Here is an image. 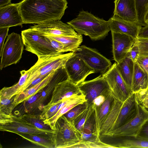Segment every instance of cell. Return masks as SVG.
Wrapping results in <instances>:
<instances>
[{"label": "cell", "mask_w": 148, "mask_h": 148, "mask_svg": "<svg viewBox=\"0 0 148 148\" xmlns=\"http://www.w3.org/2000/svg\"><path fill=\"white\" fill-rule=\"evenodd\" d=\"M138 38L148 39V24L140 29L138 35Z\"/></svg>", "instance_id": "44"}, {"label": "cell", "mask_w": 148, "mask_h": 148, "mask_svg": "<svg viewBox=\"0 0 148 148\" xmlns=\"http://www.w3.org/2000/svg\"><path fill=\"white\" fill-rule=\"evenodd\" d=\"M29 29L38 34L56 36H75L77 33L69 24L60 20L43 22L31 26Z\"/></svg>", "instance_id": "12"}, {"label": "cell", "mask_w": 148, "mask_h": 148, "mask_svg": "<svg viewBox=\"0 0 148 148\" xmlns=\"http://www.w3.org/2000/svg\"><path fill=\"white\" fill-rule=\"evenodd\" d=\"M56 71H51L37 84L14 96L12 103L15 107L18 104L27 101L31 97L44 88L50 82Z\"/></svg>", "instance_id": "22"}, {"label": "cell", "mask_w": 148, "mask_h": 148, "mask_svg": "<svg viewBox=\"0 0 148 148\" xmlns=\"http://www.w3.org/2000/svg\"><path fill=\"white\" fill-rule=\"evenodd\" d=\"M136 138L148 140V120L143 125Z\"/></svg>", "instance_id": "41"}, {"label": "cell", "mask_w": 148, "mask_h": 148, "mask_svg": "<svg viewBox=\"0 0 148 148\" xmlns=\"http://www.w3.org/2000/svg\"><path fill=\"white\" fill-rule=\"evenodd\" d=\"M77 56L82 59L95 73H105L112 65L110 60L96 49L85 45L79 46L74 52Z\"/></svg>", "instance_id": "8"}, {"label": "cell", "mask_w": 148, "mask_h": 148, "mask_svg": "<svg viewBox=\"0 0 148 148\" xmlns=\"http://www.w3.org/2000/svg\"><path fill=\"white\" fill-rule=\"evenodd\" d=\"M134 64L135 62L132 60L127 56L119 62L116 63V67L118 72L125 82L131 90Z\"/></svg>", "instance_id": "24"}, {"label": "cell", "mask_w": 148, "mask_h": 148, "mask_svg": "<svg viewBox=\"0 0 148 148\" xmlns=\"http://www.w3.org/2000/svg\"><path fill=\"white\" fill-rule=\"evenodd\" d=\"M0 54V69L13 64L20 60L24 49V44L20 34L13 32L7 36Z\"/></svg>", "instance_id": "6"}, {"label": "cell", "mask_w": 148, "mask_h": 148, "mask_svg": "<svg viewBox=\"0 0 148 148\" xmlns=\"http://www.w3.org/2000/svg\"><path fill=\"white\" fill-rule=\"evenodd\" d=\"M139 47L136 40L135 43L131 48L127 56H129L135 62L139 56Z\"/></svg>", "instance_id": "40"}, {"label": "cell", "mask_w": 148, "mask_h": 148, "mask_svg": "<svg viewBox=\"0 0 148 148\" xmlns=\"http://www.w3.org/2000/svg\"><path fill=\"white\" fill-rule=\"evenodd\" d=\"M85 96L82 93L73 95L66 99V103L53 116L43 121L52 130H55L56 122L58 119L76 106L86 101Z\"/></svg>", "instance_id": "20"}, {"label": "cell", "mask_w": 148, "mask_h": 148, "mask_svg": "<svg viewBox=\"0 0 148 148\" xmlns=\"http://www.w3.org/2000/svg\"><path fill=\"white\" fill-rule=\"evenodd\" d=\"M55 125L56 132L53 135L54 148H73L82 140L81 134L74 122L64 115L58 119Z\"/></svg>", "instance_id": "3"}, {"label": "cell", "mask_w": 148, "mask_h": 148, "mask_svg": "<svg viewBox=\"0 0 148 148\" xmlns=\"http://www.w3.org/2000/svg\"><path fill=\"white\" fill-rule=\"evenodd\" d=\"M138 23L142 26L147 25L145 21V15L148 11V0H135Z\"/></svg>", "instance_id": "30"}, {"label": "cell", "mask_w": 148, "mask_h": 148, "mask_svg": "<svg viewBox=\"0 0 148 148\" xmlns=\"http://www.w3.org/2000/svg\"><path fill=\"white\" fill-rule=\"evenodd\" d=\"M148 86V74L136 63L134 64L131 90L133 92L146 88Z\"/></svg>", "instance_id": "26"}, {"label": "cell", "mask_w": 148, "mask_h": 148, "mask_svg": "<svg viewBox=\"0 0 148 148\" xmlns=\"http://www.w3.org/2000/svg\"><path fill=\"white\" fill-rule=\"evenodd\" d=\"M67 23L78 34L88 36L93 41L103 39L110 31L108 21L84 10L80 11L76 18Z\"/></svg>", "instance_id": "2"}, {"label": "cell", "mask_w": 148, "mask_h": 148, "mask_svg": "<svg viewBox=\"0 0 148 148\" xmlns=\"http://www.w3.org/2000/svg\"><path fill=\"white\" fill-rule=\"evenodd\" d=\"M137 113L134 118L119 128L105 134L103 136L136 138L143 125L148 120V110L137 103Z\"/></svg>", "instance_id": "7"}, {"label": "cell", "mask_w": 148, "mask_h": 148, "mask_svg": "<svg viewBox=\"0 0 148 148\" xmlns=\"http://www.w3.org/2000/svg\"><path fill=\"white\" fill-rule=\"evenodd\" d=\"M44 36L50 42L52 46L58 52L63 53L68 51L66 48L61 42L49 36Z\"/></svg>", "instance_id": "38"}, {"label": "cell", "mask_w": 148, "mask_h": 148, "mask_svg": "<svg viewBox=\"0 0 148 148\" xmlns=\"http://www.w3.org/2000/svg\"><path fill=\"white\" fill-rule=\"evenodd\" d=\"M9 27H0V54L4 44L5 40L8 36Z\"/></svg>", "instance_id": "42"}, {"label": "cell", "mask_w": 148, "mask_h": 148, "mask_svg": "<svg viewBox=\"0 0 148 148\" xmlns=\"http://www.w3.org/2000/svg\"><path fill=\"white\" fill-rule=\"evenodd\" d=\"M119 138H121L120 140L112 145L114 148H148V140L129 137Z\"/></svg>", "instance_id": "29"}, {"label": "cell", "mask_w": 148, "mask_h": 148, "mask_svg": "<svg viewBox=\"0 0 148 148\" xmlns=\"http://www.w3.org/2000/svg\"><path fill=\"white\" fill-rule=\"evenodd\" d=\"M137 113V104L136 100L135 93L133 92L123 102L116 121L108 133L112 131L127 123L134 118Z\"/></svg>", "instance_id": "15"}, {"label": "cell", "mask_w": 148, "mask_h": 148, "mask_svg": "<svg viewBox=\"0 0 148 148\" xmlns=\"http://www.w3.org/2000/svg\"><path fill=\"white\" fill-rule=\"evenodd\" d=\"M136 40L139 47L140 53H148V39L137 38Z\"/></svg>", "instance_id": "39"}, {"label": "cell", "mask_w": 148, "mask_h": 148, "mask_svg": "<svg viewBox=\"0 0 148 148\" xmlns=\"http://www.w3.org/2000/svg\"><path fill=\"white\" fill-rule=\"evenodd\" d=\"M111 32L121 33L137 38L142 26L138 23L128 22L115 18L112 16L108 20Z\"/></svg>", "instance_id": "19"}, {"label": "cell", "mask_w": 148, "mask_h": 148, "mask_svg": "<svg viewBox=\"0 0 148 148\" xmlns=\"http://www.w3.org/2000/svg\"><path fill=\"white\" fill-rule=\"evenodd\" d=\"M114 60L119 62L127 56L136 39L125 34L111 32Z\"/></svg>", "instance_id": "13"}, {"label": "cell", "mask_w": 148, "mask_h": 148, "mask_svg": "<svg viewBox=\"0 0 148 148\" xmlns=\"http://www.w3.org/2000/svg\"><path fill=\"white\" fill-rule=\"evenodd\" d=\"M62 102L59 101L51 103H48L45 105L42 112L40 114L41 119L44 121L52 117L57 112L58 106Z\"/></svg>", "instance_id": "34"}, {"label": "cell", "mask_w": 148, "mask_h": 148, "mask_svg": "<svg viewBox=\"0 0 148 148\" xmlns=\"http://www.w3.org/2000/svg\"><path fill=\"white\" fill-rule=\"evenodd\" d=\"M88 106L87 102L85 101L74 106L64 115L69 120L74 122L75 119L86 109Z\"/></svg>", "instance_id": "33"}, {"label": "cell", "mask_w": 148, "mask_h": 148, "mask_svg": "<svg viewBox=\"0 0 148 148\" xmlns=\"http://www.w3.org/2000/svg\"><path fill=\"white\" fill-rule=\"evenodd\" d=\"M18 3L24 24L60 20L68 8L66 0H22Z\"/></svg>", "instance_id": "1"}, {"label": "cell", "mask_w": 148, "mask_h": 148, "mask_svg": "<svg viewBox=\"0 0 148 148\" xmlns=\"http://www.w3.org/2000/svg\"><path fill=\"white\" fill-rule=\"evenodd\" d=\"M21 76L18 82L9 87H5L0 91V99H11L23 91L30 73V70H23L20 71Z\"/></svg>", "instance_id": "23"}, {"label": "cell", "mask_w": 148, "mask_h": 148, "mask_svg": "<svg viewBox=\"0 0 148 148\" xmlns=\"http://www.w3.org/2000/svg\"><path fill=\"white\" fill-rule=\"evenodd\" d=\"M134 93L137 102L148 110V86L145 89Z\"/></svg>", "instance_id": "35"}, {"label": "cell", "mask_w": 148, "mask_h": 148, "mask_svg": "<svg viewBox=\"0 0 148 148\" xmlns=\"http://www.w3.org/2000/svg\"><path fill=\"white\" fill-rule=\"evenodd\" d=\"M114 3L113 17L138 23L135 0H115Z\"/></svg>", "instance_id": "14"}, {"label": "cell", "mask_w": 148, "mask_h": 148, "mask_svg": "<svg viewBox=\"0 0 148 148\" xmlns=\"http://www.w3.org/2000/svg\"><path fill=\"white\" fill-rule=\"evenodd\" d=\"M94 110L92 105H89L87 108L74 120V123L75 127L81 134L85 122Z\"/></svg>", "instance_id": "32"}, {"label": "cell", "mask_w": 148, "mask_h": 148, "mask_svg": "<svg viewBox=\"0 0 148 148\" xmlns=\"http://www.w3.org/2000/svg\"><path fill=\"white\" fill-rule=\"evenodd\" d=\"M23 24L18 3L0 7V27L22 26Z\"/></svg>", "instance_id": "16"}, {"label": "cell", "mask_w": 148, "mask_h": 148, "mask_svg": "<svg viewBox=\"0 0 148 148\" xmlns=\"http://www.w3.org/2000/svg\"><path fill=\"white\" fill-rule=\"evenodd\" d=\"M82 93L77 86L68 78L57 84L52 93L51 98L49 103L63 101L75 94Z\"/></svg>", "instance_id": "18"}, {"label": "cell", "mask_w": 148, "mask_h": 148, "mask_svg": "<svg viewBox=\"0 0 148 148\" xmlns=\"http://www.w3.org/2000/svg\"><path fill=\"white\" fill-rule=\"evenodd\" d=\"M68 78L64 66L57 70L48 84L40 92V95L32 109L38 108L42 110L44 106L43 105L44 102L51 93H52L56 86Z\"/></svg>", "instance_id": "17"}, {"label": "cell", "mask_w": 148, "mask_h": 148, "mask_svg": "<svg viewBox=\"0 0 148 148\" xmlns=\"http://www.w3.org/2000/svg\"><path fill=\"white\" fill-rule=\"evenodd\" d=\"M145 21L147 24H148V11L145 15Z\"/></svg>", "instance_id": "46"}, {"label": "cell", "mask_w": 148, "mask_h": 148, "mask_svg": "<svg viewBox=\"0 0 148 148\" xmlns=\"http://www.w3.org/2000/svg\"><path fill=\"white\" fill-rule=\"evenodd\" d=\"M114 100L115 97L111 91L100 106L93 108L95 114V133L96 135L99 138L101 127L111 110Z\"/></svg>", "instance_id": "21"}, {"label": "cell", "mask_w": 148, "mask_h": 148, "mask_svg": "<svg viewBox=\"0 0 148 148\" xmlns=\"http://www.w3.org/2000/svg\"><path fill=\"white\" fill-rule=\"evenodd\" d=\"M17 134L37 145L45 148H54L53 137V134L48 135L18 133Z\"/></svg>", "instance_id": "27"}, {"label": "cell", "mask_w": 148, "mask_h": 148, "mask_svg": "<svg viewBox=\"0 0 148 148\" xmlns=\"http://www.w3.org/2000/svg\"><path fill=\"white\" fill-rule=\"evenodd\" d=\"M21 36L25 50L35 54L38 57L63 54L58 51L45 36L29 28L22 31Z\"/></svg>", "instance_id": "5"}, {"label": "cell", "mask_w": 148, "mask_h": 148, "mask_svg": "<svg viewBox=\"0 0 148 148\" xmlns=\"http://www.w3.org/2000/svg\"><path fill=\"white\" fill-rule=\"evenodd\" d=\"M109 95L107 96L101 95L96 98L93 101L91 105L93 108H97L100 106Z\"/></svg>", "instance_id": "43"}, {"label": "cell", "mask_w": 148, "mask_h": 148, "mask_svg": "<svg viewBox=\"0 0 148 148\" xmlns=\"http://www.w3.org/2000/svg\"><path fill=\"white\" fill-rule=\"evenodd\" d=\"M123 103L115 98L112 108L100 128L99 138L103 137L111 129L117 119Z\"/></svg>", "instance_id": "25"}, {"label": "cell", "mask_w": 148, "mask_h": 148, "mask_svg": "<svg viewBox=\"0 0 148 148\" xmlns=\"http://www.w3.org/2000/svg\"><path fill=\"white\" fill-rule=\"evenodd\" d=\"M136 62L145 72L148 74V53H140Z\"/></svg>", "instance_id": "37"}, {"label": "cell", "mask_w": 148, "mask_h": 148, "mask_svg": "<svg viewBox=\"0 0 148 148\" xmlns=\"http://www.w3.org/2000/svg\"><path fill=\"white\" fill-rule=\"evenodd\" d=\"M14 97L11 99L5 98L0 99V111L5 113L10 114L15 108L12 103Z\"/></svg>", "instance_id": "36"}, {"label": "cell", "mask_w": 148, "mask_h": 148, "mask_svg": "<svg viewBox=\"0 0 148 148\" xmlns=\"http://www.w3.org/2000/svg\"><path fill=\"white\" fill-rule=\"evenodd\" d=\"M64 68L69 79L77 86L84 82L88 75L95 73L82 59L75 54L66 61Z\"/></svg>", "instance_id": "11"}, {"label": "cell", "mask_w": 148, "mask_h": 148, "mask_svg": "<svg viewBox=\"0 0 148 148\" xmlns=\"http://www.w3.org/2000/svg\"><path fill=\"white\" fill-rule=\"evenodd\" d=\"M77 86L90 106L99 96H107L111 92L108 82L102 74L93 79L84 81Z\"/></svg>", "instance_id": "10"}, {"label": "cell", "mask_w": 148, "mask_h": 148, "mask_svg": "<svg viewBox=\"0 0 148 148\" xmlns=\"http://www.w3.org/2000/svg\"><path fill=\"white\" fill-rule=\"evenodd\" d=\"M21 116L38 129L44 130H52L49 126L45 124L43 121L40 118V114L28 113L25 114Z\"/></svg>", "instance_id": "31"}, {"label": "cell", "mask_w": 148, "mask_h": 148, "mask_svg": "<svg viewBox=\"0 0 148 148\" xmlns=\"http://www.w3.org/2000/svg\"><path fill=\"white\" fill-rule=\"evenodd\" d=\"M58 41L63 43L67 49L68 51H75L83 41L82 35L79 34L75 36H56L45 35Z\"/></svg>", "instance_id": "28"}, {"label": "cell", "mask_w": 148, "mask_h": 148, "mask_svg": "<svg viewBox=\"0 0 148 148\" xmlns=\"http://www.w3.org/2000/svg\"><path fill=\"white\" fill-rule=\"evenodd\" d=\"M0 130L17 134H34L52 135L56 130L38 129L22 118L12 114H7L0 111Z\"/></svg>", "instance_id": "4"}, {"label": "cell", "mask_w": 148, "mask_h": 148, "mask_svg": "<svg viewBox=\"0 0 148 148\" xmlns=\"http://www.w3.org/2000/svg\"><path fill=\"white\" fill-rule=\"evenodd\" d=\"M12 0H0V7L10 4Z\"/></svg>", "instance_id": "45"}, {"label": "cell", "mask_w": 148, "mask_h": 148, "mask_svg": "<svg viewBox=\"0 0 148 148\" xmlns=\"http://www.w3.org/2000/svg\"><path fill=\"white\" fill-rule=\"evenodd\" d=\"M114 63L108 70L102 74L108 82L114 97L123 102L133 92L125 82Z\"/></svg>", "instance_id": "9"}]
</instances>
